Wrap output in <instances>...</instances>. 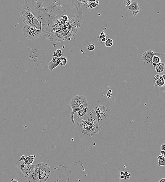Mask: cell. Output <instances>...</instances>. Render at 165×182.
<instances>
[{
	"label": "cell",
	"mask_w": 165,
	"mask_h": 182,
	"mask_svg": "<svg viewBox=\"0 0 165 182\" xmlns=\"http://www.w3.org/2000/svg\"><path fill=\"white\" fill-rule=\"evenodd\" d=\"M161 55L160 53H156L153 52L152 50H148L141 55L142 61L143 62L144 65H147L148 64H152V58L155 55L159 56Z\"/></svg>",
	"instance_id": "52a82bcc"
},
{
	"label": "cell",
	"mask_w": 165,
	"mask_h": 182,
	"mask_svg": "<svg viewBox=\"0 0 165 182\" xmlns=\"http://www.w3.org/2000/svg\"><path fill=\"white\" fill-rule=\"evenodd\" d=\"M11 182H18L17 181L16 179H12V181H11Z\"/></svg>",
	"instance_id": "1f68e13d"
},
{
	"label": "cell",
	"mask_w": 165,
	"mask_h": 182,
	"mask_svg": "<svg viewBox=\"0 0 165 182\" xmlns=\"http://www.w3.org/2000/svg\"><path fill=\"white\" fill-rule=\"evenodd\" d=\"M126 7L127 10L131 13L133 17L137 16V14L141 11L138 6L137 1L136 0L132 1L131 4L129 6Z\"/></svg>",
	"instance_id": "ba28073f"
},
{
	"label": "cell",
	"mask_w": 165,
	"mask_h": 182,
	"mask_svg": "<svg viewBox=\"0 0 165 182\" xmlns=\"http://www.w3.org/2000/svg\"><path fill=\"white\" fill-rule=\"evenodd\" d=\"M36 156L35 155H30L26 157L25 160L24 161L26 164H32L33 163L34 158H35Z\"/></svg>",
	"instance_id": "2e32d148"
},
{
	"label": "cell",
	"mask_w": 165,
	"mask_h": 182,
	"mask_svg": "<svg viewBox=\"0 0 165 182\" xmlns=\"http://www.w3.org/2000/svg\"><path fill=\"white\" fill-rule=\"evenodd\" d=\"M160 182H165V178H163V179H161L160 181Z\"/></svg>",
	"instance_id": "f546056e"
},
{
	"label": "cell",
	"mask_w": 165,
	"mask_h": 182,
	"mask_svg": "<svg viewBox=\"0 0 165 182\" xmlns=\"http://www.w3.org/2000/svg\"><path fill=\"white\" fill-rule=\"evenodd\" d=\"M23 31L24 36L32 41L41 38L42 35V26L39 29H37L35 27L25 25L23 28Z\"/></svg>",
	"instance_id": "277c9868"
},
{
	"label": "cell",
	"mask_w": 165,
	"mask_h": 182,
	"mask_svg": "<svg viewBox=\"0 0 165 182\" xmlns=\"http://www.w3.org/2000/svg\"><path fill=\"white\" fill-rule=\"evenodd\" d=\"M106 28H107V26H106L105 29H104V30L103 32H102V33H100V35H99V36H98V37L97 38H99L100 39H102L104 37L107 38V36L106 35H105V34L104 33V31H105V30L106 29Z\"/></svg>",
	"instance_id": "cb8c5ba5"
},
{
	"label": "cell",
	"mask_w": 165,
	"mask_h": 182,
	"mask_svg": "<svg viewBox=\"0 0 165 182\" xmlns=\"http://www.w3.org/2000/svg\"><path fill=\"white\" fill-rule=\"evenodd\" d=\"M132 1L131 0H124V4L126 6H128L131 4Z\"/></svg>",
	"instance_id": "d4e9b609"
},
{
	"label": "cell",
	"mask_w": 165,
	"mask_h": 182,
	"mask_svg": "<svg viewBox=\"0 0 165 182\" xmlns=\"http://www.w3.org/2000/svg\"><path fill=\"white\" fill-rule=\"evenodd\" d=\"M72 111L71 113V122L74 125L75 124L73 119V115L76 112L81 109L88 106V100L83 95H79L74 97L70 103Z\"/></svg>",
	"instance_id": "3957f363"
},
{
	"label": "cell",
	"mask_w": 165,
	"mask_h": 182,
	"mask_svg": "<svg viewBox=\"0 0 165 182\" xmlns=\"http://www.w3.org/2000/svg\"><path fill=\"white\" fill-rule=\"evenodd\" d=\"M162 76L163 78H164V81H165V72H164V73L163 74V75H162Z\"/></svg>",
	"instance_id": "4dcf8cb0"
},
{
	"label": "cell",
	"mask_w": 165,
	"mask_h": 182,
	"mask_svg": "<svg viewBox=\"0 0 165 182\" xmlns=\"http://www.w3.org/2000/svg\"><path fill=\"white\" fill-rule=\"evenodd\" d=\"M112 95V90H108L107 94H106V96H107V98H110Z\"/></svg>",
	"instance_id": "484cf974"
},
{
	"label": "cell",
	"mask_w": 165,
	"mask_h": 182,
	"mask_svg": "<svg viewBox=\"0 0 165 182\" xmlns=\"http://www.w3.org/2000/svg\"><path fill=\"white\" fill-rule=\"evenodd\" d=\"M87 49L88 51H93L95 48V46L93 43H88L86 46Z\"/></svg>",
	"instance_id": "44dd1931"
},
{
	"label": "cell",
	"mask_w": 165,
	"mask_h": 182,
	"mask_svg": "<svg viewBox=\"0 0 165 182\" xmlns=\"http://www.w3.org/2000/svg\"><path fill=\"white\" fill-rule=\"evenodd\" d=\"M159 166L165 165V158L163 156V158L160 160H158Z\"/></svg>",
	"instance_id": "603a6c76"
},
{
	"label": "cell",
	"mask_w": 165,
	"mask_h": 182,
	"mask_svg": "<svg viewBox=\"0 0 165 182\" xmlns=\"http://www.w3.org/2000/svg\"><path fill=\"white\" fill-rule=\"evenodd\" d=\"M41 23L42 35L54 42L69 40L80 28L82 10L78 0H25Z\"/></svg>",
	"instance_id": "6da1fadb"
},
{
	"label": "cell",
	"mask_w": 165,
	"mask_h": 182,
	"mask_svg": "<svg viewBox=\"0 0 165 182\" xmlns=\"http://www.w3.org/2000/svg\"><path fill=\"white\" fill-rule=\"evenodd\" d=\"M79 1L81 4L86 6L89 4L92 1V0H79Z\"/></svg>",
	"instance_id": "7402d4cb"
},
{
	"label": "cell",
	"mask_w": 165,
	"mask_h": 182,
	"mask_svg": "<svg viewBox=\"0 0 165 182\" xmlns=\"http://www.w3.org/2000/svg\"><path fill=\"white\" fill-rule=\"evenodd\" d=\"M63 55V52L60 49H58L54 51L53 57H56L57 58H60Z\"/></svg>",
	"instance_id": "d6986e66"
},
{
	"label": "cell",
	"mask_w": 165,
	"mask_h": 182,
	"mask_svg": "<svg viewBox=\"0 0 165 182\" xmlns=\"http://www.w3.org/2000/svg\"><path fill=\"white\" fill-rule=\"evenodd\" d=\"M27 181L29 182H41L39 167L37 164L36 165L35 169L33 173L27 177Z\"/></svg>",
	"instance_id": "9c48e42d"
},
{
	"label": "cell",
	"mask_w": 165,
	"mask_h": 182,
	"mask_svg": "<svg viewBox=\"0 0 165 182\" xmlns=\"http://www.w3.org/2000/svg\"><path fill=\"white\" fill-rule=\"evenodd\" d=\"M165 154V151H161V155H162Z\"/></svg>",
	"instance_id": "f1b7e54d"
},
{
	"label": "cell",
	"mask_w": 165,
	"mask_h": 182,
	"mask_svg": "<svg viewBox=\"0 0 165 182\" xmlns=\"http://www.w3.org/2000/svg\"><path fill=\"white\" fill-rule=\"evenodd\" d=\"M60 60V58L53 57L52 60L49 63L48 68L50 71H52L55 68L59 65Z\"/></svg>",
	"instance_id": "8fae6325"
},
{
	"label": "cell",
	"mask_w": 165,
	"mask_h": 182,
	"mask_svg": "<svg viewBox=\"0 0 165 182\" xmlns=\"http://www.w3.org/2000/svg\"><path fill=\"white\" fill-rule=\"evenodd\" d=\"M20 16L22 22L26 25L39 29L41 26V23L34 15L28 7L24 6L21 9Z\"/></svg>",
	"instance_id": "7a4b0ae2"
},
{
	"label": "cell",
	"mask_w": 165,
	"mask_h": 182,
	"mask_svg": "<svg viewBox=\"0 0 165 182\" xmlns=\"http://www.w3.org/2000/svg\"><path fill=\"white\" fill-rule=\"evenodd\" d=\"M155 84L154 87H162L165 86V83L162 75H156L154 77Z\"/></svg>",
	"instance_id": "7c38bea8"
},
{
	"label": "cell",
	"mask_w": 165,
	"mask_h": 182,
	"mask_svg": "<svg viewBox=\"0 0 165 182\" xmlns=\"http://www.w3.org/2000/svg\"><path fill=\"white\" fill-rule=\"evenodd\" d=\"M88 107H87L83 108L77 112V117L78 118H80L81 117L86 115L88 112Z\"/></svg>",
	"instance_id": "5bb4252c"
},
{
	"label": "cell",
	"mask_w": 165,
	"mask_h": 182,
	"mask_svg": "<svg viewBox=\"0 0 165 182\" xmlns=\"http://www.w3.org/2000/svg\"><path fill=\"white\" fill-rule=\"evenodd\" d=\"M113 42L112 39H108L105 42V46L107 47H110L112 46L113 45Z\"/></svg>",
	"instance_id": "ffe728a7"
},
{
	"label": "cell",
	"mask_w": 165,
	"mask_h": 182,
	"mask_svg": "<svg viewBox=\"0 0 165 182\" xmlns=\"http://www.w3.org/2000/svg\"><path fill=\"white\" fill-rule=\"evenodd\" d=\"M100 4L99 1H97L95 2H92V1L91 2L86 6V9H94L96 8L97 6Z\"/></svg>",
	"instance_id": "9a60e30c"
},
{
	"label": "cell",
	"mask_w": 165,
	"mask_h": 182,
	"mask_svg": "<svg viewBox=\"0 0 165 182\" xmlns=\"http://www.w3.org/2000/svg\"><path fill=\"white\" fill-rule=\"evenodd\" d=\"M155 71L157 73H161L164 71L165 68V64L163 62H161L160 63L156 64L154 66Z\"/></svg>",
	"instance_id": "4fadbf2b"
},
{
	"label": "cell",
	"mask_w": 165,
	"mask_h": 182,
	"mask_svg": "<svg viewBox=\"0 0 165 182\" xmlns=\"http://www.w3.org/2000/svg\"><path fill=\"white\" fill-rule=\"evenodd\" d=\"M39 167L40 176L41 182L47 181L50 177L51 170L49 164L47 162H43L37 164Z\"/></svg>",
	"instance_id": "5b68a950"
},
{
	"label": "cell",
	"mask_w": 165,
	"mask_h": 182,
	"mask_svg": "<svg viewBox=\"0 0 165 182\" xmlns=\"http://www.w3.org/2000/svg\"><path fill=\"white\" fill-rule=\"evenodd\" d=\"M68 61L67 58L65 56L61 57L60 58V63L59 65L60 66H64L66 65Z\"/></svg>",
	"instance_id": "ac0fdd59"
},
{
	"label": "cell",
	"mask_w": 165,
	"mask_h": 182,
	"mask_svg": "<svg viewBox=\"0 0 165 182\" xmlns=\"http://www.w3.org/2000/svg\"><path fill=\"white\" fill-rule=\"evenodd\" d=\"M161 150L164 151H165V144H163L161 146Z\"/></svg>",
	"instance_id": "83f0119b"
},
{
	"label": "cell",
	"mask_w": 165,
	"mask_h": 182,
	"mask_svg": "<svg viewBox=\"0 0 165 182\" xmlns=\"http://www.w3.org/2000/svg\"><path fill=\"white\" fill-rule=\"evenodd\" d=\"M25 155H23L21 157H20V158L19 159V162H21V161H22H22H24L25 160Z\"/></svg>",
	"instance_id": "4316f807"
},
{
	"label": "cell",
	"mask_w": 165,
	"mask_h": 182,
	"mask_svg": "<svg viewBox=\"0 0 165 182\" xmlns=\"http://www.w3.org/2000/svg\"><path fill=\"white\" fill-rule=\"evenodd\" d=\"M36 165L28 164L24 161H22L19 165V168L25 177H28L35 170Z\"/></svg>",
	"instance_id": "8992f818"
},
{
	"label": "cell",
	"mask_w": 165,
	"mask_h": 182,
	"mask_svg": "<svg viewBox=\"0 0 165 182\" xmlns=\"http://www.w3.org/2000/svg\"><path fill=\"white\" fill-rule=\"evenodd\" d=\"M152 61L153 65L154 67L156 64L160 63L161 62V58L158 56L155 55L153 57Z\"/></svg>",
	"instance_id": "e0dca14e"
},
{
	"label": "cell",
	"mask_w": 165,
	"mask_h": 182,
	"mask_svg": "<svg viewBox=\"0 0 165 182\" xmlns=\"http://www.w3.org/2000/svg\"><path fill=\"white\" fill-rule=\"evenodd\" d=\"M119 171H117V177L121 181H124L126 179H129L130 174L128 169L124 168V169L122 168L119 169Z\"/></svg>",
	"instance_id": "30bf717a"
}]
</instances>
